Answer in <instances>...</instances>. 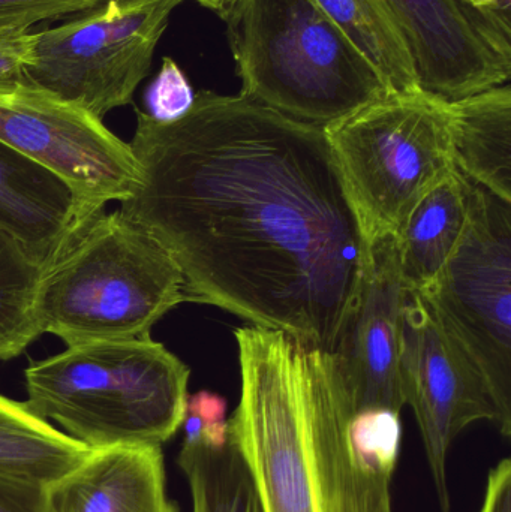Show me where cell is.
<instances>
[{"label": "cell", "instance_id": "obj_1", "mask_svg": "<svg viewBox=\"0 0 511 512\" xmlns=\"http://www.w3.org/2000/svg\"><path fill=\"white\" fill-rule=\"evenodd\" d=\"M135 113L140 183L120 212L179 265L188 301L335 352L369 245L324 128L210 90L176 122Z\"/></svg>", "mask_w": 511, "mask_h": 512}, {"label": "cell", "instance_id": "obj_2", "mask_svg": "<svg viewBox=\"0 0 511 512\" xmlns=\"http://www.w3.org/2000/svg\"><path fill=\"white\" fill-rule=\"evenodd\" d=\"M236 340L242 390L230 439L263 512H393L392 478L351 445L356 408L338 355L254 325Z\"/></svg>", "mask_w": 511, "mask_h": 512}, {"label": "cell", "instance_id": "obj_3", "mask_svg": "<svg viewBox=\"0 0 511 512\" xmlns=\"http://www.w3.org/2000/svg\"><path fill=\"white\" fill-rule=\"evenodd\" d=\"M240 95L309 125H335L392 93L314 0H234L221 15Z\"/></svg>", "mask_w": 511, "mask_h": 512}, {"label": "cell", "instance_id": "obj_4", "mask_svg": "<svg viewBox=\"0 0 511 512\" xmlns=\"http://www.w3.org/2000/svg\"><path fill=\"white\" fill-rule=\"evenodd\" d=\"M189 375L150 336L81 343L30 363L24 403L90 450L161 447L182 427Z\"/></svg>", "mask_w": 511, "mask_h": 512}, {"label": "cell", "instance_id": "obj_5", "mask_svg": "<svg viewBox=\"0 0 511 512\" xmlns=\"http://www.w3.org/2000/svg\"><path fill=\"white\" fill-rule=\"evenodd\" d=\"M183 301L182 271L158 240L120 210H102L45 271L36 324L68 346L143 339Z\"/></svg>", "mask_w": 511, "mask_h": 512}, {"label": "cell", "instance_id": "obj_6", "mask_svg": "<svg viewBox=\"0 0 511 512\" xmlns=\"http://www.w3.org/2000/svg\"><path fill=\"white\" fill-rule=\"evenodd\" d=\"M450 102L392 92L324 128L366 240L398 233L408 213L455 170Z\"/></svg>", "mask_w": 511, "mask_h": 512}, {"label": "cell", "instance_id": "obj_7", "mask_svg": "<svg viewBox=\"0 0 511 512\" xmlns=\"http://www.w3.org/2000/svg\"><path fill=\"white\" fill-rule=\"evenodd\" d=\"M185 0H108L36 33L23 81L98 119L131 104L171 14Z\"/></svg>", "mask_w": 511, "mask_h": 512}, {"label": "cell", "instance_id": "obj_8", "mask_svg": "<svg viewBox=\"0 0 511 512\" xmlns=\"http://www.w3.org/2000/svg\"><path fill=\"white\" fill-rule=\"evenodd\" d=\"M488 382L501 435H511V204L473 182L467 227L422 292Z\"/></svg>", "mask_w": 511, "mask_h": 512}, {"label": "cell", "instance_id": "obj_9", "mask_svg": "<svg viewBox=\"0 0 511 512\" xmlns=\"http://www.w3.org/2000/svg\"><path fill=\"white\" fill-rule=\"evenodd\" d=\"M0 141L104 210L140 183V165L98 117L24 81L0 84Z\"/></svg>", "mask_w": 511, "mask_h": 512}, {"label": "cell", "instance_id": "obj_10", "mask_svg": "<svg viewBox=\"0 0 511 512\" xmlns=\"http://www.w3.org/2000/svg\"><path fill=\"white\" fill-rule=\"evenodd\" d=\"M401 384L416 414L443 512H450L447 454L476 421L498 427V409L485 376L444 327L422 292L408 291L402 310Z\"/></svg>", "mask_w": 511, "mask_h": 512}, {"label": "cell", "instance_id": "obj_11", "mask_svg": "<svg viewBox=\"0 0 511 512\" xmlns=\"http://www.w3.org/2000/svg\"><path fill=\"white\" fill-rule=\"evenodd\" d=\"M413 57L420 89L453 102L509 83L510 6L384 0Z\"/></svg>", "mask_w": 511, "mask_h": 512}, {"label": "cell", "instance_id": "obj_12", "mask_svg": "<svg viewBox=\"0 0 511 512\" xmlns=\"http://www.w3.org/2000/svg\"><path fill=\"white\" fill-rule=\"evenodd\" d=\"M359 297L335 354L356 412L386 408L401 414L402 282L395 234L368 242Z\"/></svg>", "mask_w": 511, "mask_h": 512}, {"label": "cell", "instance_id": "obj_13", "mask_svg": "<svg viewBox=\"0 0 511 512\" xmlns=\"http://www.w3.org/2000/svg\"><path fill=\"white\" fill-rule=\"evenodd\" d=\"M99 212L68 183L0 141V228L45 271Z\"/></svg>", "mask_w": 511, "mask_h": 512}, {"label": "cell", "instance_id": "obj_14", "mask_svg": "<svg viewBox=\"0 0 511 512\" xmlns=\"http://www.w3.org/2000/svg\"><path fill=\"white\" fill-rule=\"evenodd\" d=\"M48 512H179L165 489L161 447L90 450L44 486Z\"/></svg>", "mask_w": 511, "mask_h": 512}, {"label": "cell", "instance_id": "obj_15", "mask_svg": "<svg viewBox=\"0 0 511 512\" xmlns=\"http://www.w3.org/2000/svg\"><path fill=\"white\" fill-rule=\"evenodd\" d=\"M471 188L473 182L455 168L408 213L395 236L408 291L428 289L458 248L467 227Z\"/></svg>", "mask_w": 511, "mask_h": 512}, {"label": "cell", "instance_id": "obj_16", "mask_svg": "<svg viewBox=\"0 0 511 512\" xmlns=\"http://www.w3.org/2000/svg\"><path fill=\"white\" fill-rule=\"evenodd\" d=\"M456 168L511 204L510 84L450 102Z\"/></svg>", "mask_w": 511, "mask_h": 512}, {"label": "cell", "instance_id": "obj_17", "mask_svg": "<svg viewBox=\"0 0 511 512\" xmlns=\"http://www.w3.org/2000/svg\"><path fill=\"white\" fill-rule=\"evenodd\" d=\"M89 451L32 414L26 403L0 396V472L47 484L78 465Z\"/></svg>", "mask_w": 511, "mask_h": 512}, {"label": "cell", "instance_id": "obj_18", "mask_svg": "<svg viewBox=\"0 0 511 512\" xmlns=\"http://www.w3.org/2000/svg\"><path fill=\"white\" fill-rule=\"evenodd\" d=\"M374 63L392 92L420 89L407 42L384 0H314Z\"/></svg>", "mask_w": 511, "mask_h": 512}, {"label": "cell", "instance_id": "obj_19", "mask_svg": "<svg viewBox=\"0 0 511 512\" xmlns=\"http://www.w3.org/2000/svg\"><path fill=\"white\" fill-rule=\"evenodd\" d=\"M188 481L192 512H263L245 459L234 442L183 445L177 459Z\"/></svg>", "mask_w": 511, "mask_h": 512}, {"label": "cell", "instance_id": "obj_20", "mask_svg": "<svg viewBox=\"0 0 511 512\" xmlns=\"http://www.w3.org/2000/svg\"><path fill=\"white\" fill-rule=\"evenodd\" d=\"M45 270L0 228V360L18 357L41 336L35 301Z\"/></svg>", "mask_w": 511, "mask_h": 512}, {"label": "cell", "instance_id": "obj_21", "mask_svg": "<svg viewBox=\"0 0 511 512\" xmlns=\"http://www.w3.org/2000/svg\"><path fill=\"white\" fill-rule=\"evenodd\" d=\"M348 433L357 457L371 471L392 478L401 448V414L386 408L356 412Z\"/></svg>", "mask_w": 511, "mask_h": 512}, {"label": "cell", "instance_id": "obj_22", "mask_svg": "<svg viewBox=\"0 0 511 512\" xmlns=\"http://www.w3.org/2000/svg\"><path fill=\"white\" fill-rule=\"evenodd\" d=\"M195 101L194 89L185 72L170 57H165L155 80L144 95V113L156 122H176L191 110Z\"/></svg>", "mask_w": 511, "mask_h": 512}, {"label": "cell", "instance_id": "obj_23", "mask_svg": "<svg viewBox=\"0 0 511 512\" xmlns=\"http://www.w3.org/2000/svg\"><path fill=\"white\" fill-rule=\"evenodd\" d=\"M183 445L218 448L230 441L227 402L219 394L198 391L186 400Z\"/></svg>", "mask_w": 511, "mask_h": 512}, {"label": "cell", "instance_id": "obj_24", "mask_svg": "<svg viewBox=\"0 0 511 512\" xmlns=\"http://www.w3.org/2000/svg\"><path fill=\"white\" fill-rule=\"evenodd\" d=\"M108 0H0V27L30 29L45 20L83 14Z\"/></svg>", "mask_w": 511, "mask_h": 512}, {"label": "cell", "instance_id": "obj_25", "mask_svg": "<svg viewBox=\"0 0 511 512\" xmlns=\"http://www.w3.org/2000/svg\"><path fill=\"white\" fill-rule=\"evenodd\" d=\"M36 33L20 27H0V84L23 81L32 59Z\"/></svg>", "mask_w": 511, "mask_h": 512}, {"label": "cell", "instance_id": "obj_26", "mask_svg": "<svg viewBox=\"0 0 511 512\" xmlns=\"http://www.w3.org/2000/svg\"><path fill=\"white\" fill-rule=\"evenodd\" d=\"M44 483L0 472V512H48Z\"/></svg>", "mask_w": 511, "mask_h": 512}, {"label": "cell", "instance_id": "obj_27", "mask_svg": "<svg viewBox=\"0 0 511 512\" xmlns=\"http://www.w3.org/2000/svg\"><path fill=\"white\" fill-rule=\"evenodd\" d=\"M480 512H511V462L504 459L492 469Z\"/></svg>", "mask_w": 511, "mask_h": 512}, {"label": "cell", "instance_id": "obj_28", "mask_svg": "<svg viewBox=\"0 0 511 512\" xmlns=\"http://www.w3.org/2000/svg\"><path fill=\"white\" fill-rule=\"evenodd\" d=\"M195 2L203 5L204 8L212 9L213 12H216L221 17L234 0H195Z\"/></svg>", "mask_w": 511, "mask_h": 512}, {"label": "cell", "instance_id": "obj_29", "mask_svg": "<svg viewBox=\"0 0 511 512\" xmlns=\"http://www.w3.org/2000/svg\"><path fill=\"white\" fill-rule=\"evenodd\" d=\"M477 8H498V6H510V0H468Z\"/></svg>", "mask_w": 511, "mask_h": 512}]
</instances>
